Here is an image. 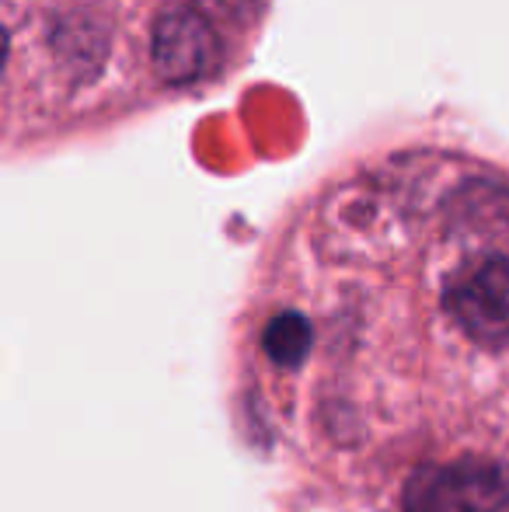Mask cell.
I'll use <instances>...</instances> for the list:
<instances>
[{"label": "cell", "mask_w": 509, "mask_h": 512, "mask_svg": "<svg viewBox=\"0 0 509 512\" xmlns=\"http://www.w3.org/2000/svg\"><path fill=\"white\" fill-rule=\"evenodd\" d=\"M192 4L210 21H220V25H248L258 0H192Z\"/></svg>", "instance_id": "5"}, {"label": "cell", "mask_w": 509, "mask_h": 512, "mask_svg": "<svg viewBox=\"0 0 509 512\" xmlns=\"http://www.w3.org/2000/svg\"><path fill=\"white\" fill-rule=\"evenodd\" d=\"M509 509V464L461 457L422 464L401 488V512H503Z\"/></svg>", "instance_id": "1"}, {"label": "cell", "mask_w": 509, "mask_h": 512, "mask_svg": "<svg viewBox=\"0 0 509 512\" xmlns=\"http://www.w3.org/2000/svg\"><path fill=\"white\" fill-rule=\"evenodd\" d=\"M262 345L272 363L290 366L293 370V366L304 363L307 349H311V324H307V317L297 314V310H286V314L269 321V328H265V335H262Z\"/></svg>", "instance_id": "4"}, {"label": "cell", "mask_w": 509, "mask_h": 512, "mask_svg": "<svg viewBox=\"0 0 509 512\" xmlns=\"http://www.w3.org/2000/svg\"><path fill=\"white\" fill-rule=\"evenodd\" d=\"M443 310L482 349H509V255H482L450 272Z\"/></svg>", "instance_id": "2"}, {"label": "cell", "mask_w": 509, "mask_h": 512, "mask_svg": "<svg viewBox=\"0 0 509 512\" xmlns=\"http://www.w3.org/2000/svg\"><path fill=\"white\" fill-rule=\"evenodd\" d=\"M150 63L171 88L196 84L220 67V35L196 4H168L150 28Z\"/></svg>", "instance_id": "3"}]
</instances>
